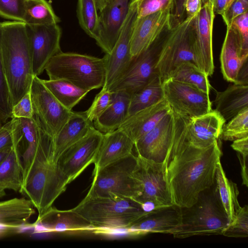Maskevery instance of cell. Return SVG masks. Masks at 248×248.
Wrapping results in <instances>:
<instances>
[{
  "instance_id": "e575fe53",
  "label": "cell",
  "mask_w": 248,
  "mask_h": 248,
  "mask_svg": "<svg viewBox=\"0 0 248 248\" xmlns=\"http://www.w3.org/2000/svg\"><path fill=\"white\" fill-rule=\"evenodd\" d=\"M60 21L46 0H25L23 22L27 25L58 24Z\"/></svg>"
},
{
  "instance_id": "f5cc1de1",
  "label": "cell",
  "mask_w": 248,
  "mask_h": 248,
  "mask_svg": "<svg viewBox=\"0 0 248 248\" xmlns=\"http://www.w3.org/2000/svg\"><path fill=\"white\" fill-rule=\"evenodd\" d=\"M213 2L215 15L222 16L229 6L227 0H213Z\"/></svg>"
},
{
  "instance_id": "74e56055",
  "label": "cell",
  "mask_w": 248,
  "mask_h": 248,
  "mask_svg": "<svg viewBox=\"0 0 248 248\" xmlns=\"http://www.w3.org/2000/svg\"><path fill=\"white\" fill-rule=\"evenodd\" d=\"M223 126L219 137L224 140L234 141L248 137V108H246Z\"/></svg>"
},
{
  "instance_id": "83f0119b",
  "label": "cell",
  "mask_w": 248,
  "mask_h": 248,
  "mask_svg": "<svg viewBox=\"0 0 248 248\" xmlns=\"http://www.w3.org/2000/svg\"><path fill=\"white\" fill-rule=\"evenodd\" d=\"M215 109L224 120L229 121L248 108V85L234 83L225 90L217 92L213 102Z\"/></svg>"
},
{
  "instance_id": "8fae6325",
  "label": "cell",
  "mask_w": 248,
  "mask_h": 248,
  "mask_svg": "<svg viewBox=\"0 0 248 248\" xmlns=\"http://www.w3.org/2000/svg\"><path fill=\"white\" fill-rule=\"evenodd\" d=\"M162 86L164 99L176 114L190 119L212 110L209 94L192 85L169 78Z\"/></svg>"
},
{
  "instance_id": "b9f144b4",
  "label": "cell",
  "mask_w": 248,
  "mask_h": 248,
  "mask_svg": "<svg viewBox=\"0 0 248 248\" xmlns=\"http://www.w3.org/2000/svg\"><path fill=\"white\" fill-rule=\"evenodd\" d=\"M231 26L236 30L240 43V55L244 62L248 58V12L236 17Z\"/></svg>"
},
{
  "instance_id": "4fadbf2b",
  "label": "cell",
  "mask_w": 248,
  "mask_h": 248,
  "mask_svg": "<svg viewBox=\"0 0 248 248\" xmlns=\"http://www.w3.org/2000/svg\"><path fill=\"white\" fill-rule=\"evenodd\" d=\"M137 156L136 174L140 190L137 201L143 207L152 204L157 208L173 205L165 177L163 162L157 163Z\"/></svg>"
},
{
  "instance_id": "d590c367",
  "label": "cell",
  "mask_w": 248,
  "mask_h": 248,
  "mask_svg": "<svg viewBox=\"0 0 248 248\" xmlns=\"http://www.w3.org/2000/svg\"><path fill=\"white\" fill-rule=\"evenodd\" d=\"M170 78L192 85L209 94L211 88L207 75L196 65L185 62L172 72Z\"/></svg>"
},
{
  "instance_id": "5b68a950",
  "label": "cell",
  "mask_w": 248,
  "mask_h": 248,
  "mask_svg": "<svg viewBox=\"0 0 248 248\" xmlns=\"http://www.w3.org/2000/svg\"><path fill=\"white\" fill-rule=\"evenodd\" d=\"M74 211L88 220L93 229H125L146 212L136 201L119 197L84 199Z\"/></svg>"
},
{
  "instance_id": "f907efd6",
  "label": "cell",
  "mask_w": 248,
  "mask_h": 248,
  "mask_svg": "<svg viewBox=\"0 0 248 248\" xmlns=\"http://www.w3.org/2000/svg\"><path fill=\"white\" fill-rule=\"evenodd\" d=\"M201 6V0H186L184 7L186 17L196 16L199 12Z\"/></svg>"
},
{
  "instance_id": "f546056e",
  "label": "cell",
  "mask_w": 248,
  "mask_h": 248,
  "mask_svg": "<svg viewBox=\"0 0 248 248\" xmlns=\"http://www.w3.org/2000/svg\"><path fill=\"white\" fill-rule=\"evenodd\" d=\"M34 208L29 199L24 198L0 202V225L22 228L35 214Z\"/></svg>"
},
{
  "instance_id": "ac0fdd59",
  "label": "cell",
  "mask_w": 248,
  "mask_h": 248,
  "mask_svg": "<svg viewBox=\"0 0 248 248\" xmlns=\"http://www.w3.org/2000/svg\"><path fill=\"white\" fill-rule=\"evenodd\" d=\"M181 208L175 205L163 207L146 213L126 229L134 235L150 233L172 234L180 225Z\"/></svg>"
},
{
  "instance_id": "60d3db41",
  "label": "cell",
  "mask_w": 248,
  "mask_h": 248,
  "mask_svg": "<svg viewBox=\"0 0 248 248\" xmlns=\"http://www.w3.org/2000/svg\"><path fill=\"white\" fill-rule=\"evenodd\" d=\"M135 2L137 18L171 9L173 0H133Z\"/></svg>"
},
{
  "instance_id": "3957f363",
  "label": "cell",
  "mask_w": 248,
  "mask_h": 248,
  "mask_svg": "<svg viewBox=\"0 0 248 248\" xmlns=\"http://www.w3.org/2000/svg\"><path fill=\"white\" fill-rule=\"evenodd\" d=\"M2 59L13 106L30 90L34 77L26 24L0 22Z\"/></svg>"
},
{
  "instance_id": "8992f818",
  "label": "cell",
  "mask_w": 248,
  "mask_h": 248,
  "mask_svg": "<svg viewBox=\"0 0 248 248\" xmlns=\"http://www.w3.org/2000/svg\"><path fill=\"white\" fill-rule=\"evenodd\" d=\"M45 70L49 79H64L81 88H102L106 73V60L86 54L61 52L48 62Z\"/></svg>"
},
{
  "instance_id": "9a60e30c",
  "label": "cell",
  "mask_w": 248,
  "mask_h": 248,
  "mask_svg": "<svg viewBox=\"0 0 248 248\" xmlns=\"http://www.w3.org/2000/svg\"><path fill=\"white\" fill-rule=\"evenodd\" d=\"M26 25L33 75L38 77L50 60L62 51V30L58 24Z\"/></svg>"
},
{
  "instance_id": "db71d44e",
  "label": "cell",
  "mask_w": 248,
  "mask_h": 248,
  "mask_svg": "<svg viewBox=\"0 0 248 248\" xmlns=\"http://www.w3.org/2000/svg\"><path fill=\"white\" fill-rule=\"evenodd\" d=\"M237 155L241 166L242 184L248 187V158H243L238 153Z\"/></svg>"
},
{
  "instance_id": "f35d334b",
  "label": "cell",
  "mask_w": 248,
  "mask_h": 248,
  "mask_svg": "<svg viewBox=\"0 0 248 248\" xmlns=\"http://www.w3.org/2000/svg\"><path fill=\"white\" fill-rule=\"evenodd\" d=\"M13 105L3 64L0 36V122L12 118Z\"/></svg>"
},
{
  "instance_id": "ee69618b",
  "label": "cell",
  "mask_w": 248,
  "mask_h": 248,
  "mask_svg": "<svg viewBox=\"0 0 248 248\" xmlns=\"http://www.w3.org/2000/svg\"><path fill=\"white\" fill-rule=\"evenodd\" d=\"M25 0H0V16L23 22Z\"/></svg>"
},
{
  "instance_id": "ab89813d",
  "label": "cell",
  "mask_w": 248,
  "mask_h": 248,
  "mask_svg": "<svg viewBox=\"0 0 248 248\" xmlns=\"http://www.w3.org/2000/svg\"><path fill=\"white\" fill-rule=\"evenodd\" d=\"M222 235L232 237L248 236V207H241L234 219L223 231Z\"/></svg>"
},
{
  "instance_id": "603a6c76",
  "label": "cell",
  "mask_w": 248,
  "mask_h": 248,
  "mask_svg": "<svg viewBox=\"0 0 248 248\" xmlns=\"http://www.w3.org/2000/svg\"><path fill=\"white\" fill-rule=\"evenodd\" d=\"M34 225L49 232H66L93 229L90 222L72 209L60 210L50 207L38 216Z\"/></svg>"
},
{
  "instance_id": "cb8c5ba5",
  "label": "cell",
  "mask_w": 248,
  "mask_h": 248,
  "mask_svg": "<svg viewBox=\"0 0 248 248\" xmlns=\"http://www.w3.org/2000/svg\"><path fill=\"white\" fill-rule=\"evenodd\" d=\"M133 141L124 131L117 129L103 134L94 162V170L121 159L132 153Z\"/></svg>"
},
{
  "instance_id": "7c38bea8",
  "label": "cell",
  "mask_w": 248,
  "mask_h": 248,
  "mask_svg": "<svg viewBox=\"0 0 248 248\" xmlns=\"http://www.w3.org/2000/svg\"><path fill=\"white\" fill-rule=\"evenodd\" d=\"M103 133L93 128L85 137L70 146L58 157L59 171L68 185L95 162Z\"/></svg>"
},
{
  "instance_id": "44dd1931",
  "label": "cell",
  "mask_w": 248,
  "mask_h": 248,
  "mask_svg": "<svg viewBox=\"0 0 248 248\" xmlns=\"http://www.w3.org/2000/svg\"><path fill=\"white\" fill-rule=\"evenodd\" d=\"M226 121L216 110L188 119L187 137L192 145L206 148L217 141Z\"/></svg>"
},
{
  "instance_id": "d6986e66",
  "label": "cell",
  "mask_w": 248,
  "mask_h": 248,
  "mask_svg": "<svg viewBox=\"0 0 248 248\" xmlns=\"http://www.w3.org/2000/svg\"><path fill=\"white\" fill-rule=\"evenodd\" d=\"M130 0H112L99 15L97 45L105 54L113 48L127 16Z\"/></svg>"
},
{
  "instance_id": "52a82bcc",
  "label": "cell",
  "mask_w": 248,
  "mask_h": 248,
  "mask_svg": "<svg viewBox=\"0 0 248 248\" xmlns=\"http://www.w3.org/2000/svg\"><path fill=\"white\" fill-rule=\"evenodd\" d=\"M137 166V156L131 153L94 170L93 183L86 197H119L137 201L140 192Z\"/></svg>"
},
{
  "instance_id": "6da1fadb",
  "label": "cell",
  "mask_w": 248,
  "mask_h": 248,
  "mask_svg": "<svg viewBox=\"0 0 248 248\" xmlns=\"http://www.w3.org/2000/svg\"><path fill=\"white\" fill-rule=\"evenodd\" d=\"M174 114L173 133L163 161L164 175L172 204L188 207L201 192L214 185L222 152L218 140L206 148L190 144L187 137L188 119Z\"/></svg>"
},
{
  "instance_id": "7a4b0ae2",
  "label": "cell",
  "mask_w": 248,
  "mask_h": 248,
  "mask_svg": "<svg viewBox=\"0 0 248 248\" xmlns=\"http://www.w3.org/2000/svg\"><path fill=\"white\" fill-rule=\"evenodd\" d=\"M40 130L36 155L19 192L28 197L37 209L38 216L52 206L67 185L54 157L52 138L40 128Z\"/></svg>"
},
{
  "instance_id": "816d5d0a",
  "label": "cell",
  "mask_w": 248,
  "mask_h": 248,
  "mask_svg": "<svg viewBox=\"0 0 248 248\" xmlns=\"http://www.w3.org/2000/svg\"><path fill=\"white\" fill-rule=\"evenodd\" d=\"M234 83L248 85V60L244 61L241 65Z\"/></svg>"
},
{
  "instance_id": "5bb4252c",
  "label": "cell",
  "mask_w": 248,
  "mask_h": 248,
  "mask_svg": "<svg viewBox=\"0 0 248 248\" xmlns=\"http://www.w3.org/2000/svg\"><path fill=\"white\" fill-rule=\"evenodd\" d=\"M201 3L192 22L194 54L197 66L208 77L214 71L212 37L215 14L213 0H201Z\"/></svg>"
},
{
  "instance_id": "30bf717a",
  "label": "cell",
  "mask_w": 248,
  "mask_h": 248,
  "mask_svg": "<svg viewBox=\"0 0 248 248\" xmlns=\"http://www.w3.org/2000/svg\"><path fill=\"white\" fill-rule=\"evenodd\" d=\"M33 118L38 126L52 139L60 131L72 111L64 108L38 76H34L30 88Z\"/></svg>"
},
{
  "instance_id": "f6af8a7d",
  "label": "cell",
  "mask_w": 248,
  "mask_h": 248,
  "mask_svg": "<svg viewBox=\"0 0 248 248\" xmlns=\"http://www.w3.org/2000/svg\"><path fill=\"white\" fill-rule=\"evenodd\" d=\"M18 138L17 118L12 117L0 128V151L12 147Z\"/></svg>"
},
{
  "instance_id": "681fc988",
  "label": "cell",
  "mask_w": 248,
  "mask_h": 248,
  "mask_svg": "<svg viewBox=\"0 0 248 248\" xmlns=\"http://www.w3.org/2000/svg\"><path fill=\"white\" fill-rule=\"evenodd\" d=\"M231 147L240 154L243 158H248V137L233 141Z\"/></svg>"
},
{
  "instance_id": "4316f807",
  "label": "cell",
  "mask_w": 248,
  "mask_h": 248,
  "mask_svg": "<svg viewBox=\"0 0 248 248\" xmlns=\"http://www.w3.org/2000/svg\"><path fill=\"white\" fill-rule=\"evenodd\" d=\"M20 134L18 142L23 168V181L35 159L40 139V128L33 118H17Z\"/></svg>"
},
{
  "instance_id": "7bdbcfd3",
  "label": "cell",
  "mask_w": 248,
  "mask_h": 248,
  "mask_svg": "<svg viewBox=\"0 0 248 248\" xmlns=\"http://www.w3.org/2000/svg\"><path fill=\"white\" fill-rule=\"evenodd\" d=\"M112 93L104 88L95 96L89 108L85 111L88 119L93 122L109 106L112 99Z\"/></svg>"
},
{
  "instance_id": "7dc6e473",
  "label": "cell",
  "mask_w": 248,
  "mask_h": 248,
  "mask_svg": "<svg viewBox=\"0 0 248 248\" xmlns=\"http://www.w3.org/2000/svg\"><path fill=\"white\" fill-rule=\"evenodd\" d=\"M12 115V117L16 118H33V108L30 90L13 106Z\"/></svg>"
},
{
  "instance_id": "836d02e7",
  "label": "cell",
  "mask_w": 248,
  "mask_h": 248,
  "mask_svg": "<svg viewBox=\"0 0 248 248\" xmlns=\"http://www.w3.org/2000/svg\"><path fill=\"white\" fill-rule=\"evenodd\" d=\"M164 99L162 82L156 75L143 88L131 94L128 117Z\"/></svg>"
},
{
  "instance_id": "d4e9b609",
  "label": "cell",
  "mask_w": 248,
  "mask_h": 248,
  "mask_svg": "<svg viewBox=\"0 0 248 248\" xmlns=\"http://www.w3.org/2000/svg\"><path fill=\"white\" fill-rule=\"evenodd\" d=\"M93 128V122L88 119L85 111H72L60 131L52 139L55 160L56 161L64 151L85 137Z\"/></svg>"
},
{
  "instance_id": "7402d4cb",
  "label": "cell",
  "mask_w": 248,
  "mask_h": 248,
  "mask_svg": "<svg viewBox=\"0 0 248 248\" xmlns=\"http://www.w3.org/2000/svg\"><path fill=\"white\" fill-rule=\"evenodd\" d=\"M171 110L164 99L128 117L119 127L135 143L153 129Z\"/></svg>"
},
{
  "instance_id": "94428289",
  "label": "cell",
  "mask_w": 248,
  "mask_h": 248,
  "mask_svg": "<svg viewBox=\"0 0 248 248\" xmlns=\"http://www.w3.org/2000/svg\"><path fill=\"white\" fill-rule=\"evenodd\" d=\"M1 126H2V125L0 124V128H1Z\"/></svg>"
},
{
  "instance_id": "ffe728a7",
  "label": "cell",
  "mask_w": 248,
  "mask_h": 248,
  "mask_svg": "<svg viewBox=\"0 0 248 248\" xmlns=\"http://www.w3.org/2000/svg\"><path fill=\"white\" fill-rule=\"evenodd\" d=\"M171 9L136 18L130 39V54L133 59L145 50L164 28L171 22Z\"/></svg>"
},
{
  "instance_id": "f1b7e54d",
  "label": "cell",
  "mask_w": 248,
  "mask_h": 248,
  "mask_svg": "<svg viewBox=\"0 0 248 248\" xmlns=\"http://www.w3.org/2000/svg\"><path fill=\"white\" fill-rule=\"evenodd\" d=\"M240 51L237 31L232 26L227 28L220 60L223 76L228 81L233 83L235 81L238 71L244 62L240 57Z\"/></svg>"
},
{
  "instance_id": "9f6ffc18",
  "label": "cell",
  "mask_w": 248,
  "mask_h": 248,
  "mask_svg": "<svg viewBox=\"0 0 248 248\" xmlns=\"http://www.w3.org/2000/svg\"><path fill=\"white\" fill-rule=\"evenodd\" d=\"M98 11L101 12L112 0H94Z\"/></svg>"
},
{
  "instance_id": "91938a15",
  "label": "cell",
  "mask_w": 248,
  "mask_h": 248,
  "mask_svg": "<svg viewBox=\"0 0 248 248\" xmlns=\"http://www.w3.org/2000/svg\"><path fill=\"white\" fill-rule=\"evenodd\" d=\"M227 0L228 2V5L229 6L232 2H233L234 1H235L236 0Z\"/></svg>"
},
{
  "instance_id": "e0dca14e",
  "label": "cell",
  "mask_w": 248,
  "mask_h": 248,
  "mask_svg": "<svg viewBox=\"0 0 248 248\" xmlns=\"http://www.w3.org/2000/svg\"><path fill=\"white\" fill-rule=\"evenodd\" d=\"M174 123V114L171 110L155 127L134 143L137 155L163 162L171 141Z\"/></svg>"
},
{
  "instance_id": "1f68e13d",
  "label": "cell",
  "mask_w": 248,
  "mask_h": 248,
  "mask_svg": "<svg viewBox=\"0 0 248 248\" xmlns=\"http://www.w3.org/2000/svg\"><path fill=\"white\" fill-rule=\"evenodd\" d=\"M214 184L230 223L233 220L241 207L238 201L239 192L237 185L226 177L220 161L217 165Z\"/></svg>"
},
{
  "instance_id": "6f0895ef",
  "label": "cell",
  "mask_w": 248,
  "mask_h": 248,
  "mask_svg": "<svg viewBox=\"0 0 248 248\" xmlns=\"http://www.w3.org/2000/svg\"><path fill=\"white\" fill-rule=\"evenodd\" d=\"M11 148H8L4 150H3L1 151H0V164L1 163V162L3 161V160L5 158V157L6 156V155L9 153Z\"/></svg>"
},
{
  "instance_id": "4dcf8cb0",
  "label": "cell",
  "mask_w": 248,
  "mask_h": 248,
  "mask_svg": "<svg viewBox=\"0 0 248 248\" xmlns=\"http://www.w3.org/2000/svg\"><path fill=\"white\" fill-rule=\"evenodd\" d=\"M19 138L0 164V187L20 192L23 185V168L18 149Z\"/></svg>"
},
{
  "instance_id": "9c48e42d",
  "label": "cell",
  "mask_w": 248,
  "mask_h": 248,
  "mask_svg": "<svg viewBox=\"0 0 248 248\" xmlns=\"http://www.w3.org/2000/svg\"><path fill=\"white\" fill-rule=\"evenodd\" d=\"M195 16H187L178 24L160 52L155 72L162 83L170 78L172 72L181 64L191 62L196 65L192 27Z\"/></svg>"
},
{
  "instance_id": "680465c9",
  "label": "cell",
  "mask_w": 248,
  "mask_h": 248,
  "mask_svg": "<svg viewBox=\"0 0 248 248\" xmlns=\"http://www.w3.org/2000/svg\"><path fill=\"white\" fill-rule=\"evenodd\" d=\"M5 195V189L0 187V198Z\"/></svg>"
},
{
  "instance_id": "11a10c76",
  "label": "cell",
  "mask_w": 248,
  "mask_h": 248,
  "mask_svg": "<svg viewBox=\"0 0 248 248\" xmlns=\"http://www.w3.org/2000/svg\"><path fill=\"white\" fill-rule=\"evenodd\" d=\"M21 228L0 225V238L19 232Z\"/></svg>"
},
{
  "instance_id": "ba28073f",
  "label": "cell",
  "mask_w": 248,
  "mask_h": 248,
  "mask_svg": "<svg viewBox=\"0 0 248 248\" xmlns=\"http://www.w3.org/2000/svg\"><path fill=\"white\" fill-rule=\"evenodd\" d=\"M177 25L168 24L145 50L133 59L127 69L108 90L132 94L146 85L157 75L155 66L160 52Z\"/></svg>"
},
{
  "instance_id": "484cf974",
  "label": "cell",
  "mask_w": 248,
  "mask_h": 248,
  "mask_svg": "<svg viewBox=\"0 0 248 248\" xmlns=\"http://www.w3.org/2000/svg\"><path fill=\"white\" fill-rule=\"evenodd\" d=\"M112 93L110 105L93 122L94 127L103 134L118 129L128 116L131 94L123 92Z\"/></svg>"
},
{
  "instance_id": "c3c4849f",
  "label": "cell",
  "mask_w": 248,
  "mask_h": 248,
  "mask_svg": "<svg viewBox=\"0 0 248 248\" xmlns=\"http://www.w3.org/2000/svg\"><path fill=\"white\" fill-rule=\"evenodd\" d=\"M185 1L186 0H173L171 10L172 24H178L186 18L184 7Z\"/></svg>"
},
{
  "instance_id": "277c9868",
  "label": "cell",
  "mask_w": 248,
  "mask_h": 248,
  "mask_svg": "<svg viewBox=\"0 0 248 248\" xmlns=\"http://www.w3.org/2000/svg\"><path fill=\"white\" fill-rule=\"evenodd\" d=\"M181 224L172 234L174 238L222 235L229 224L214 184L201 192L191 206L181 208Z\"/></svg>"
},
{
  "instance_id": "d6a6232c",
  "label": "cell",
  "mask_w": 248,
  "mask_h": 248,
  "mask_svg": "<svg viewBox=\"0 0 248 248\" xmlns=\"http://www.w3.org/2000/svg\"><path fill=\"white\" fill-rule=\"evenodd\" d=\"M42 81L56 99L70 111L91 91L64 79H42Z\"/></svg>"
},
{
  "instance_id": "2e32d148",
  "label": "cell",
  "mask_w": 248,
  "mask_h": 248,
  "mask_svg": "<svg viewBox=\"0 0 248 248\" xmlns=\"http://www.w3.org/2000/svg\"><path fill=\"white\" fill-rule=\"evenodd\" d=\"M137 17L135 2L130 0L128 13L117 40L108 54H105L106 73L102 88L108 89L127 69L133 58L130 54V39L133 26Z\"/></svg>"
},
{
  "instance_id": "bcb514c9",
  "label": "cell",
  "mask_w": 248,
  "mask_h": 248,
  "mask_svg": "<svg viewBox=\"0 0 248 248\" xmlns=\"http://www.w3.org/2000/svg\"><path fill=\"white\" fill-rule=\"evenodd\" d=\"M248 12V0H236L232 2L221 16L227 26L230 27L234 18Z\"/></svg>"
},
{
  "instance_id": "8d00e7d4",
  "label": "cell",
  "mask_w": 248,
  "mask_h": 248,
  "mask_svg": "<svg viewBox=\"0 0 248 248\" xmlns=\"http://www.w3.org/2000/svg\"><path fill=\"white\" fill-rule=\"evenodd\" d=\"M98 10L94 0H78L77 15L81 29L95 41L99 34Z\"/></svg>"
}]
</instances>
